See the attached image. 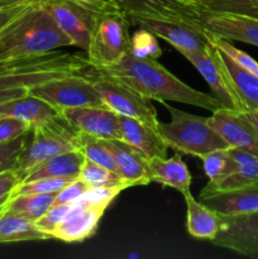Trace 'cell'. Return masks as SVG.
I'll return each mask as SVG.
<instances>
[{"instance_id": "cell-26", "label": "cell", "mask_w": 258, "mask_h": 259, "mask_svg": "<svg viewBox=\"0 0 258 259\" xmlns=\"http://www.w3.org/2000/svg\"><path fill=\"white\" fill-rule=\"evenodd\" d=\"M50 237L38 229L35 223L17 212L5 209L0 215V244L19 242H39Z\"/></svg>"}, {"instance_id": "cell-25", "label": "cell", "mask_w": 258, "mask_h": 259, "mask_svg": "<svg viewBox=\"0 0 258 259\" xmlns=\"http://www.w3.org/2000/svg\"><path fill=\"white\" fill-rule=\"evenodd\" d=\"M218 52L223 66L229 76L230 82L242 100L245 110L248 109V110L258 111V76L240 67L222 51L218 50Z\"/></svg>"}, {"instance_id": "cell-47", "label": "cell", "mask_w": 258, "mask_h": 259, "mask_svg": "<svg viewBox=\"0 0 258 259\" xmlns=\"http://www.w3.org/2000/svg\"><path fill=\"white\" fill-rule=\"evenodd\" d=\"M5 207H7V205H4V206H0V215H2V214H3V212H4Z\"/></svg>"}, {"instance_id": "cell-2", "label": "cell", "mask_w": 258, "mask_h": 259, "mask_svg": "<svg viewBox=\"0 0 258 259\" xmlns=\"http://www.w3.org/2000/svg\"><path fill=\"white\" fill-rule=\"evenodd\" d=\"M72 47L43 5L29 7L0 32V61Z\"/></svg>"}, {"instance_id": "cell-18", "label": "cell", "mask_w": 258, "mask_h": 259, "mask_svg": "<svg viewBox=\"0 0 258 259\" xmlns=\"http://www.w3.org/2000/svg\"><path fill=\"white\" fill-rule=\"evenodd\" d=\"M121 141L134 147L148 159L167 157V144L158 131L148 124L129 116L119 115Z\"/></svg>"}, {"instance_id": "cell-11", "label": "cell", "mask_w": 258, "mask_h": 259, "mask_svg": "<svg viewBox=\"0 0 258 259\" xmlns=\"http://www.w3.org/2000/svg\"><path fill=\"white\" fill-rule=\"evenodd\" d=\"M60 116L78 133L98 137L105 141H121L119 115L106 106L65 109L60 111Z\"/></svg>"}, {"instance_id": "cell-46", "label": "cell", "mask_w": 258, "mask_h": 259, "mask_svg": "<svg viewBox=\"0 0 258 259\" xmlns=\"http://www.w3.org/2000/svg\"><path fill=\"white\" fill-rule=\"evenodd\" d=\"M177 2L182 3V4L189 5V7L196 8V9H199V5L201 4L202 0H177ZM200 12H201V10H200Z\"/></svg>"}, {"instance_id": "cell-16", "label": "cell", "mask_w": 258, "mask_h": 259, "mask_svg": "<svg viewBox=\"0 0 258 259\" xmlns=\"http://www.w3.org/2000/svg\"><path fill=\"white\" fill-rule=\"evenodd\" d=\"M200 27L214 37L258 47V18L255 17L201 12Z\"/></svg>"}, {"instance_id": "cell-28", "label": "cell", "mask_w": 258, "mask_h": 259, "mask_svg": "<svg viewBox=\"0 0 258 259\" xmlns=\"http://www.w3.org/2000/svg\"><path fill=\"white\" fill-rule=\"evenodd\" d=\"M76 149L83 154L86 159L104 166L110 171L116 172V164L113 153L106 146L105 139L89 136L85 133H77L76 138ZM118 174V172H116Z\"/></svg>"}, {"instance_id": "cell-8", "label": "cell", "mask_w": 258, "mask_h": 259, "mask_svg": "<svg viewBox=\"0 0 258 259\" xmlns=\"http://www.w3.org/2000/svg\"><path fill=\"white\" fill-rule=\"evenodd\" d=\"M204 77L215 98L220 101L223 108L235 111H244L245 108L238 94L233 88L230 78L223 66L219 52L212 45L202 51L184 56Z\"/></svg>"}, {"instance_id": "cell-29", "label": "cell", "mask_w": 258, "mask_h": 259, "mask_svg": "<svg viewBox=\"0 0 258 259\" xmlns=\"http://www.w3.org/2000/svg\"><path fill=\"white\" fill-rule=\"evenodd\" d=\"M201 159L205 175L209 179V182H207L209 186L217 185L223 179L229 176L237 167L234 157L230 153L229 148L212 151L201 157Z\"/></svg>"}, {"instance_id": "cell-34", "label": "cell", "mask_w": 258, "mask_h": 259, "mask_svg": "<svg viewBox=\"0 0 258 259\" xmlns=\"http://www.w3.org/2000/svg\"><path fill=\"white\" fill-rule=\"evenodd\" d=\"M73 180L76 179L56 177V179H39L34 180V181L20 182L14 189L12 196L24 194H50V192H58L63 187L67 186Z\"/></svg>"}, {"instance_id": "cell-27", "label": "cell", "mask_w": 258, "mask_h": 259, "mask_svg": "<svg viewBox=\"0 0 258 259\" xmlns=\"http://www.w3.org/2000/svg\"><path fill=\"white\" fill-rule=\"evenodd\" d=\"M57 192L50 194H24L15 195L7 202L5 209L17 212L35 223L53 206Z\"/></svg>"}, {"instance_id": "cell-17", "label": "cell", "mask_w": 258, "mask_h": 259, "mask_svg": "<svg viewBox=\"0 0 258 259\" xmlns=\"http://www.w3.org/2000/svg\"><path fill=\"white\" fill-rule=\"evenodd\" d=\"M105 142L108 148L113 153L116 164V172L128 189L151 184L149 159L142 152L120 139Z\"/></svg>"}, {"instance_id": "cell-43", "label": "cell", "mask_w": 258, "mask_h": 259, "mask_svg": "<svg viewBox=\"0 0 258 259\" xmlns=\"http://www.w3.org/2000/svg\"><path fill=\"white\" fill-rule=\"evenodd\" d=\"M53 0H0V8H15V7H35V5H46Z\"/></svg>"}, {"instance_id": "cell-36", "label": "cell", "mask_w": 258, "mask_h": 259, "mask_svg": "<svg viewBox=\"0 0 258 259\" xmlns=\"http://www.w3.org/2000/svg\"><path fill=\"white\" fill-rule=\"evenodd\" d=\"M29 131L23 136L13 139V141L0 143V172L15 169L20 154H22L25 143H27Z\"/></svg>"}, {"instance_id": "cell-24", "label": "cell", "mask_w": 258, "mask_h": 259, "mask_svg": "<svg viewBox=\"0 0 258 259\" xmlns=\"http://www.w3.org/2000/svg\"><path fill=\"white\" fill-rule=\"evenodd\" d=\"M58 115H60L58 111L50 104L29 94L23 98L13 99L0 105V118L10 116V118L20 119L23 121H27L32 126L51 120Z\"/></svg>"}, {"instance_id": "cell-39", "label": "cell", "mask_w": 258, "mask_h": 259, "mask_svg": "<svg viewBox=\"0 0 258 259\" xmlns=\"http://www.w3.org/2000/svg\"><path fill=\"white\" fill-rule=\"evenodd\" d=\"M89 190V186L77 177L76 180L71 181L67 186L63 187L62 190L57 192L56 199L53 205L60 204H70V202H75L76 200L80 199L83 194Z\"/></svg>"}, {"instance_id": "cell-31", "label": "cell", "mask_w": 258, "mask_h": 259, "mask_svg": "<svg viewBox=\"0 0 258 259\" xmlns=\"http://www.w3.org/2000/svg\"><path fill=\"white\" fill-rule=\"evenodd\" d=\"M78 179L82 180L89 189H96V187H110V186H124L120 176L116 172L110 171L104 166L95 163L93 161H89L85 158L82 166H81Z\"/></svg>"}, {"instance_id": "cell-1", "label": "cell", "mask_w": 258, "mask_h": 259, "mask_svg": "<svg viewBox=\"0 0 258 259\" xmlns=\"http://www.w3.org/2000/svg\"><path fill=\"white\" fill-rule=\"evenodd\" d=\"M96 70L119 78L148 100L176 101L211 113L223 108L215 96L190 88L153 58H139L128 52L119 62Z\"/></svg>"}, {"instance_id": "cell-7", "label": "cell", "mask_w": 258, "mask_h": 259, "mask_svg": "<svg viewBox=\"0 0 258 259\" xmlns=\"http://www.w3.org/2000/svg\"><path fill=\"white\" fill-rule=\"evenodd\" d=\"M85 71L45 81L30 88L28 94L50 104L58 114L65 109L105 106Z\"/></svg>"}, {"instance_id": "cell-33", "label": "cell", "mask_w": 258, "mask_h": 259, "mask_svg": "<svg viewBox=\"0 0 258 259\" xmlns=\"http://www.w3.org/2000/svg\"><path fill=\"white\" fill-rule=\"evenodd\" d=\"M129 53L139 58H153L157 60L161 57L162 50L157 42V37L146 28L139 27L131 37Z\"/></svg>"}, {"instance_id": "cell-40", "label": "cell", "mask_w": 258, "mask_h": 259, "mask_svg": "<svg viewBox=\"0 0 258 259\" xmlns=\"http://www.w3.org/2000/svg\"><path fill=\"white\" fill-rule=\"evenodd\" d=\"M18 185H19V177L14 169L0 172V206L7 205Z\"/></svg>"}, {"instance_id": "cell-37", "label": "cell", "mask_w": 258, "mask_h": 259, "mask_svg": "<svg viewBox=\"0 0 258 259\" xmlns=\"http://www.w3.org/2000/svg\"><path fill=\"white\" fill-rule=\"evenodd\" d=\"M71 207H72V202H70V204L53 205L39 220L35 222V225L38 227V229L42 230L45 234H47L51 239L52 233L60 225V223L65 219V217L70 211Z\"/></svg>"}, {"instance_id": "cell-23", "label": "cell", "mask_w": 258, "mask_h": 259, "mask_svg": "<svg viewBox=\"0 0 258 259\" xmlns=\"http://www.w3.org/2000/svg\"><path fill=\"white\" fill-rule=\"evenodd\" d=\"M83 161H85V157L77 149L57 154L33 167L25 175L22 182L34 181L39 179H56V177L77 179Z\"/></svg>"}, {"instance_id": "cell-22", "label": "cell", "mask_w": 258, "mask_h": 259, "mask_svg": "<svg viewBox=\"0 0 258 259\" xmlns=\"http://www.w3.org/2000/svg\"><path fill=\"white\" fill-rule=\"evenodd\" d=\"M184 199L187 207V233L196 239L211 242L220 229V215L201 201H197L191 191L185 194Z\"/></svg>"}, {"instance_id": "cell-41", "label": "cell", "mask_w": 258, "mask_h": 259, "mask_svg": "<svg viewBox=\"0 0 258 259\" xmlns=\"http://www.w3.org/2000/svg\"><path fill=\"white\" fill-rule=\"evenodd\" d=\"M93 12H123L119 4V0H72Z\"/></svg>"}, {"instance_id": "cell-6", "label": "cell", "mask_w": 258, "mask_h": 259, "mask_svg": "<svg viewBox=\"0 0 258 259\" xmlns=\"http://www.w3.org/2000/svg\"><path fill=\"white\" fill-rule=\"evenodd\" d=\"M98 90L104 105L121 116L137 119L157 129L158 118L151 100L114 76L96 70L93 66L85 71Z\"/></svg>"}, {"instance_id": "cell-21", "label": "cell", "mask_w": 258, "mask_h": 259, "mask_svg": "<svg viewBox=\"0 0 258 259\" xmlns=\"http://www.w3.org/2000/svg\"><path fill=\"white\" fill-rule=\"evenodd\" d=\"M149 175L152 182L172 187L182 194V196L190 192L192 181L191 174L179 153L169 158L158 157L149 159Z\"/></svg>"}, {"instance_id": "cell-14", "label": "cell", "mask_w": 258, "mask_h": 259, "mask_svg": "<svg viewBox=\"0 0 258 259\" xmlns=\"http://www.w3.org/2000/svg\"><path fill=\"white\" fill-rule=\"evenodd\" d=\"M106 209L108 207L103 205L88 204L76 200L72 202V207L65 219L52 233L51 239L65 243H81L89 239L98 230L99 223Z\"/></svg>"}, {"instance_id": "cell-5", "label": "cell", "mask_w": 258, "mask_h": 259, "mask_svg": "<svg viewBox=\"0 0 258 259\" xmlns=\"http://www.w3.org/2000/svg\"><path fill=\"white\" fill-rule=\"evenodd\" d=\"M129 20L120 10L95 13L86 57L93 67L100 68L119 62L131 46Z\"/></svg>"}, {"instance_id": "cell-45", "label": "cell", "mask_w": 258, "mask_h": 259, "mask_svg": "<svg viewBox=\"0 0 258 259\" xmlns=\"http://www.w3.org/2000/svg\"><path fill=\"white\" fill-rule=\"evenodd\" d=\"M242 113H243V115L248 119V121H249V123L254 126L255 131L258 132V111L248 110L247 109V110L242 111Z\"/></svg>"}, {"instance_id": "cell-20", "label": "cell", "mask_w": 258, "mask_h": 259, "mask_svg": "<svg viewBox=\"0 0 258 259\" xmlns=\"http://www.w3.org/2000/svg\"><path fill=\"white\" fill-rule=\"evenodd\" d=\"M229 149L237 163L234 172H232L229 176L223 179L217 185L212 186L206 185L200 192V196L214 194V192L229 191L239 187L258 186V157L239 148L229 147Z\"/></svg>"}, {"instance_id": "cell-44", "label": "cell", "mask_w": 258, "mask_h": 259, "mask_svg": "<svg viewBox=\"0 0 258 259\" xmlns=\"http://www.w3.org/2000/svg\"><path fill=\"white\" fill-rule=\"evenodd\" d=\"M28 95V89L19 88V89H10V90L0 91V105L7 101L13 100L17 98H23V96Z\"/></svg>"}, {"instance_id": "cell-10", "label": "cell", "mask_w": 258, "mask_h": 259, "mask_svg": "<svg viewBox=\"0 0 258 259\" xmlns=\"http://www.w3.org/2000/svg\"><path fill=\"white\" fill-rule=\"evenodd\" d=\"M212 244L244 257L258 259V210L249 214L223 217Z\"/></svg>"}, {"instance_id": "cell-19", "label": "cell", "mask_w": 258, "mask_h": 259, "mask_svg": "<svg viewBox=\"0 0 258 259\" xmlns=\"http://www.w3.org/2000/svg\"><path fill=\"white\" fill-rule=\"evenodd\" d=\"M200 201L223 217L249 214L258 210V186L214 192L200 196Z\"/></svg>"}, {"instance_id": "cell-38", "label": "cell", "mask_w": 258, "mask_h": 259, "mask_svg": "<svg viewBox=\"0 0 258 259\" xmlns=\"http://www.w3.org/2000/svg\"><path fill=\"white\" fill-rule=\"evenodd\" d=\"M30 128L32 125L27 121L10 118V116H2L0 118V143L13 141L27 133Z\"/></svg>"}, {"instance_id": "cell-35", "label": "cell", "mask_w": 258, "mask_h": 259, "mask_svg": "<svg viewBox=\"0 0 258 259\" xmlns=\"http://www.w3.org/2000/svg\"><path fill=\"white\" fill-rule=\"evenodd\" d=\"M210 43L214 46L215 48H218L219 51L224 52L225 55L229 56L233 61H234L237 65H239L240 67L245 68L247 71L252 72L253 75L258 76V62L253 57H250L248 53H245L244 51L239 50V48L234 47V46L230 43V40L224 39V38L220 37H214V35H210Z\"/></svg>"}, {"instance_id": "cell-30", "label": "cell", "mask_w": 258, "mask_h": 259, "mask_svg": "<svg viewBox=\"0 0 258 259\" xmlns=\"http://www.w3.org/2000/svg\"><path fill=\"white\" fill-rule=\"evenodd\" d=\"M70 73L76 72H68V71L61 70H48L24 73H0V91L19 88H25L29 90L30 88H33L35 85H39V83L45 82V81L52 80V78L56 77H61V76L65 75H70Z\"/></svg>"}, {"instance_id": "cell-3", "label": "cell", "mask_w": 258, "mask_h": 259, "mask_svg": "<svg viewBox=\"0 0 258 259\" xmlns=\"http://www.w3.org/2000/svg\"><path fill=\"white\" fill-rule=\"evenodd\" d=\"M162 104L171 120L168 123L158 121L157 131L168 148L199 158L217 149L229 148L227 142L211 128L207 116L186 113L168 105L167 101Z\"/></svg>"}, {"instance_id": "cell-13", "label": "cell", "mask_w": 258, "mask_h": 259, "mask_svg": "<svg viewBox=\"0 0 258 259\" xmlns=\"http://www.w3.org/2000/svg\"><path fill=\"white\" fill-rule=\"evenodd\" d=\"M119 4L131 25H136L139 18H166L201 28V12L177 0H119Z\"/></svg>"}, {"instance_id": "cell-32", "label": "cell", "mask_w": 258, "mask_h": 259, "mask_svg": "<svg viewBox=\"0 0 258 259\" xmlns=\"http://www.w3.org/2000/svg\"><path fill=\"white\" fill-rule=\"evenodd\" d=\"M199 10L220 14H240L258 18V0H202Z\"/></svg>"}, {"instance_id": "cell-42", "label": "cell", "mask_w": 258, "mask_h": 259, "mask_svg": "<svg viewBox=\"0 0 258 259\" xmlns=\"http://www.w3.org/2000/svg\"><path fill=\"white\" fill-rule=\"evenodd\" d=\"M29 7L15 8H0V32L8 27L15 18L19 17L23 12Z\"/></svg>"}, {"instance_id": "cell-12", "label": "cell", "mask_w": 258, "mask_h": 259, "mask_svg": "<svg viewBox=\"0 0 258 259\" xmlns=\"http://www.w3.org/2000/svg\"><path fill=\"white\" fill-rule=\"evenodd\" d=\"M53 20L72 42V47L86 52L95 13L72 0H53L43 5Z\"/></svg>"}, {"instance_id": "cell-9", "label": "cell", "mask_w": 258, "mask_h": 259, "mask_svg": "<svg viewBox=\"0 0 258 259\" xmlns=\"http://www.w3.org/2000/svg\"><path fill=\"white\" fill-rule=\"evenodd\" d=\"M136 25L146 28L157 38L166 40L182 56L209 47L210 37L202 28L166 18H139Z\"/></svg>"}, {"instance_id": "cell-4", "label": "cell", "mask_w": 258, "mask_h": 259, "mask_svg": "<svg viewBox=\"0 0 258 259\" xmlns=\"http://www.w3.org/2000/svg\"><path fill=\"white\" fill-rule=\"evenodd\" d=\"M77 133L60 115L30 128L27 143L14 171L19 184L25 175L46 159L76 149Z\"/></svg>"}, {"instance_id": "cell-15", "label": "cell", "mask_w": 258, "mask_h": 259, "mask_svg": "<svg viewBox=\"0 0 258 259\" xmlns=\"http://www.w3.org/2000/svg\"><path fill=\"white\" fill-rule=\"evenodd\" d=\"M211 128L230 148H239L258 157V132L242 111L220 108L209 116Z\"/></svg>"}]
</instances>
